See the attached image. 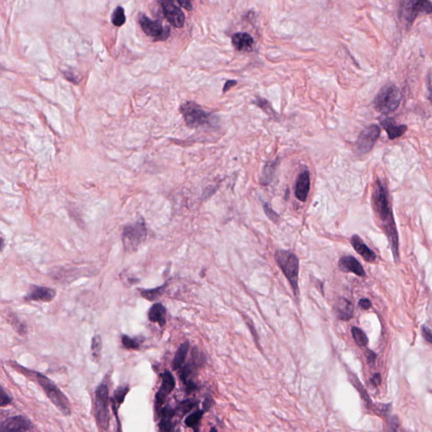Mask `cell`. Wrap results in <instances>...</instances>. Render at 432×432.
Wrapping results in <instances>:
<instances>
[{
	"label": "cell",
	"mask_w": 432,
	"mask_h": 432,
	"mask_svg": "<svg viewBox=\"0 0 432 432\" xmlns=\"http://www.w3.org/2000/svg\"><path fill=\"white\" fill-rule=\"evenodd\" d=\"M372 203L381 227L383 228L384 232L389 239L394 259H398L399 258L398 232L394 222L392 208L389 203L388 191L379 179L376 181L372 191Z\"/></svg>",
	"instance_id": "cell-1"
},
{
	"label": "cell",
	"mask_w": 432,
	"mask_h": 432,
	"mask_svg": "<svg viewBox=\"0 0 432 432\" xmlns=\"http://www.w3.org/2000/svg\"><path fill=\"white\" fill-rule=\"evenodd\" d=\"M147 236V227L143 220L125 225L122 234L123 248L129 254L135 253L146 241Z\"/></svg>",
	"instance_id": "cell-2"
},
{
	"label": "cell",
	"mask_w": 432,
	"mask_h": 432,
	"mask_svg": "<svg viewBox=\"0 0 432 432\" xmlns=\"http://www.w3.org/2000/svg\"><path fill=\"white\" fill-rule=\"evenodd\" d=\"M275 259L280 266V269L285 274V277L289 280L293 291L295 295L299 294L298 278H299V260L292 254L285 250H278L275 254Z\"/></svg>",
	"instance_id": "cell-3"
},
{
	"label": "cell",
	"mask_w": 432,
	"mask_h": 432,
	"mask_svg": "<svg viewBox=\"0 0 432 432\" xmlns=\"http://www.w3.org/2000/svg\"><path fill=\"white\" fill-rule=\"evenodd\" d=\"M431 13L432 3L428 0H405L399 3L398 15L407 29L412 27L419 15Z\"/></svg>",
	"instance_id": "cell-4"
},
{
	"label": "cell",
	"mask_w": 432,
	"mask_h": 432,
	"mask_svg": "<svg viewBox=\"0 0 432 432\" xmlns=\"http://www.w3.org/2000/svg\"><path fill=\"white\" fill-rule=\"evenodd\" d=\"M402 99L398 87L389 84L381 88L374 100L375 108L381 114H389L396 111Z\"/></svg>",
	"instance_id": "cell-5"
},
{
	"label": "cell",
	"mask_w": 432,
	"mask_h": 432,
	"mask_svg": "<svg viewBox=\"0 0 432 432\" xmlns=\"http://www.w3.org/2000/svg\"><path fill=\"white\" fill-rule=\"evenodd\" d=\"M180 111L189 128H199L210 123V114L194 102L181 104Z\"/></svg>",
	"instance_id": "cell-6"
},
{
	"label": "cell",
	"mask_w": 432,
	"mask_h": 432,
	"mask_svg": "<svg viewBox=\"0 0 432 432\" xmlns=\"http://www.w3.org/2000/svg\"><path fill=\"white\" fill-rule=\"evenodd\" d=\"M39 383L41 384L42 389L46 393L47 396L53 402V404L57 408L63 412L64 415H70V403L68 399L63 395V393L57 388L55 384H53L50 380L47 377L38 375Z\"/></svg>",
	"instance_id": "cell-7"
},
{
	"label": "cell",
	"mask_w": 432,
	"mask_h": 432,
	"mask_svg": "<svg viewBox=\"0 0 432 432\" xmlns=\"http://www.w3.org/2000/svg\"><path fill=\"white\" fill-rule=\"evenodd\" d=\"M381 134V128L377 124H372L365 128L358 136L356 150L360 155H366L373 149Z\"/></svg>",
	"instance_id": "cell-8"
},
{
	"label": "cell",
	"mask_w": 432,
	"mask_h": 432,
	"mask_svg": "<svg viewBox=\"0 0 432 432\" xmlns=\"http://www.w3.org/2000/svg\"><path fill=\"white\" fill-rule=\"evenodd\" d=\"M139 22L145 34L152 37L155 41H164L170 36L169 27H164L159 20H154L146 15H140Z\"/></svg>",
	"instance_id": "cell-9"
},
{
	"label": "cell",
	"mask_w": 432,
	"mask_h": 432,
	"mask_svg": "<svg viewBox=\"0 0 432 432\" xmlns=\"http://www.w3.org/2000/svg\"><path fill=\"white\" fill-rule=\"evenodd\" d=\"M108 389L106 385H100L96 392V417L101 426L106 429L108 425L109 415L107 411L108 404Z\"/></svg>",
	"instance_id": "cell-10"
},
{
	"label": "cell",
	"mask_w": 432,
	"mask_h": 432,
	"mask_svg": "<svg viewBox=\"0 0 432 432\" xmlns=\"http://www.w3.org/2000/svg\"><path fill=\"white\" fill-rule=\"evenodd\" d=\"M175 385H176V382H175V379H174L172 373L168 371H166L162 374V386L155 394V413L159 414L161 412L162 410V405L167 400V396L172 393V390L175 388Z\"/></svg>",
	"instance_id": "cell-11"
},
{
	"label": "cell",
	"mask_w": 432,
	"mask_h": 432,
	"mask_svg": "<svg viewBox=\"0 0 432 432\" xmlns=\"http://www.w3.org/2000/svg\"><path fill=\"white\" fill-rule=\"evenodd\" d=\"M159 3L162 6L163 15L169 21L170 24L176 28L184 27L185 15L180 8L177 7L173 2L169 1H162Z\"/></svg>",
	"instance_id": "cell-12"
},
{
	"label": "cell",
	"mask_w": 432,
	"mask_h": 432,
	"mask_svg": "<svg viewBox=\"0 0 432 432\" xmlns=\"http://www.w3.org/2000/svg\"><path fill=\"white\" fill-rule=\"evenodd\" d=\"M56 297V290L46 286L32 285L25 297L27 302H51Z\"/></svg>",
	"instance_id": "cell-13"
},
{
	"label": "cell",
	"mask_w": 432,
	"mask_h": 432,
	"mask_svg": "<svg viewBox=\"0 0 432 432\" xmlns=\"http://www.w3.org/2000/svg\"><path fill=\"white\" fill-rule=\"evenodd\" d=\"M30 427L29 420L19 415L5 420L1 425V432H27Z\"/></svg>",
	"instance_id": "cell-14"
},
{
	"label": "cell",
	"mask_w": 432,
	"mask_h": 432,
	"mask_svg": "<svg viewBox=\"0 0 432 432\" xmlns=\"http://www.w3.org/2000/svg\"><path fill=\"white\" fill-rule=\"evenodd\" d=\"M338 267L341 270L346 273H353L356 276L364 277L366 272L362 265L357 259L352 256H346L341 258L338 261Z\"/></svg>",
	"instance_id": "cell-15"
},
{
	"label": "cell",
	"mask_w": 432,
	"mask_h": 432,
	"mask_svg": "<svg viewBox=\"0 0 432 432\" xmlns=\"http://www.w3.org/2000/svg\"><path fill=\"white\" fill-rule=\"evenodd\" d=\"M311 181H310V174L308 171H304L300 174L297 177L295 183V189L294 193L297 198L302 202L307 200V196L309 193Z\"/></svg>",
	"instance_id": "cell-16"
},
{
	"label": "cell",
	"mask_w": 432,
	"mask_h": 432,
	"mask_svg": "<svg viewBox=\"0 0 432 432\" xmlns=\"http://www.w3.org/2000/svg\"><path fill=\"white\" fill-rule=\"evenodd\" d=\"M381 125L384 128V130L386 131L388 135H389V140H394L395 139L399 138L403 135V133L407 131V126L401 124V125H397L394 119L391 118H386V119L381 120Z\"/></svg>",
	"instance_id": "cell-17"
},
{
	"label": "cell",
	"mask_w": 432,
	"mask_h": 432,
	"mask_svg": "<svg viewBox=\"0 0 432 432\" xmlns=\"http://www.w3.org/2000/svg\"><path fill=\"white\" fill-rule=\"evenodd\" d=\"M232 44L238 51H251L253 50L254 38L246 32H237L232 37Z\"/></svg>",
	"instance_id": "cell-18"
},
{
	"label": "cell",
	"mask_w": 432,
	"mask_h": 432,
	"mask_svg": "<svg viewBox=\"0 0 432 432\" xmlns=\"http://www.w3.org/2000/svg\"><path fill=\"white\" fill-rule=\"evenodd\" d=\"M350 242L352 244L353 247L355 251L357 252V254H360V256L362 257L363 259L367 262H373L377 259V255L375 254L374 252L371 250L363 242L360 237H358L356 235L353 236L351 237V240H350Z\"/></svg>",
	"instance_id": "cell-19"
},
{
	"label": "cell",
	"mask_w": 432,
	"mask_h": 432,
	"mask_svg": "<svg viewBox=\"0 0 432 432\" xmlns=\"http://www.w3.org/2000/svg\"><path fill=\"white\" fill-rule=\"evenodd\" d=\"M148 317L151 323L164 327L167 323V309L162 303H155L148 311Z\"/></svg>",
	"instance_id": "cell-20"
},
{
	"label": "cell",
	"mask_w": 432,
	"mask_h": 432,
	"mask_svg": "<svg viewBox=\"0 0 432 432\" xmlns=\"http://www.w3.org/2000/svg\"><path fill=\"white\" fill-rule=\"evenodd\" d=\"M162 419L159 423L160 432H174V424L172 422V418L176 414L173 408L170 406H167L162 408L161 411Z\"/></svg>",
	"instance_id": "cell-21"
},
{
	"label": "cell",
	"mask_w": 432,
	"mask_h": 432,
	"mask_svg": "<svg viewBox=\"0 0 432 432\" xmlns=\"http://www.w3.org/2000/svg\"><path fill=\"white\" fill-rule=\"evenodd\" d=\"M335 311L338 319L343 321H348L352 319L354 307L349 300L341 298L336 303Z\"/></svg>",
	"instance_id": "cell-22"
},
{
	"label": "cell",
	"mask_w": 432,
	"mask_h": 432,
	"mask_svg": "<svg viewBox=\"0 0 432 432\" xmlns=\"http://www.w3.org/2000/svg\"><path fill=\"white\" fill-rule=\"evenodd\" d=\"M189 346L190 345H189V341H185L184 343L181 344V346H179L178 349L176 350V355L174 356L173 360H172V369L174 371H177V370L180 369L181 366L184 365V361L186 360L188 353H189Z\"/></svg>",
	"instance_id": "cell-23"
},
{
	"label": "cell",
	"mask_w": 432,
	"mask_h": 432,
	"mask_svg": "<svg viewBox=\"0 0 432 432\" xmlns=\"http://www.w3.org/2000/svg\"><path fill=\"white\" fill-rule=\"evenodd\" d=\"M277 162H268L263 168V172L260 176V183L263 185H268L273 179L274 174L277 167Z\"/></svg>",
	"instance_id": "cell-24"
},
{
	"label": "cell",
	"mask_w": 432,
	"mask_h": 432,
	"mask_svg": "<svg viewBox=\"0 0 432 432\" xmlns=\"http://www.w3.org/2000/svg\"><path fill=\"white\" fill-rule=\"evenodd\" d=\"M166 287H167V284L162 285V286H159V287L155 288V289L140 290V295L143 298L150 301V302H154L155 300L158 299L162 294H163Z\"/></svg>",
	"instance_id": "cell-25"
},
{
	"label": "cell",
	"mask_w": 432,
	"mask_h": 432,
	"mask_svg": "<svg viewBox=\"0 0 432 432\" xmlns=\"http://www.w3.org/2000/svg\"><path fill=\"white\" fill-rule=\"evenodd\" d=\"M8 321L12 325L13 329H15V331L17 333H19L20 335H24V334L27 333V330L26 324L24 323H22L15 314L11 313L10 315H9Z\"/></svg>",
	"instance_id": "cell-26"
},
{
	"label": "cell",
	"mask_w": 432,
	"mask_h": 432,
	"mask_svg": "<svg viewBox=\"0 0 432 432\" xmlns=\"http://www.w3.org/2000/svg\"><path fill=\"white\" fill-rule=\"evenodd\" d=\"M351 333H352L353 338L355 339V343L357 344L358 346L360 347H365L367 346L368 338L362 329H359L357 327H353Z\"/></svg>",
	"instance_id": "cell-27"
},
{
	"label": "cell",
	"mask_w": 432,
	"mask_h": 432,
	"mask_svg": "<svg viewBox=\"0 0 432 432\" xmlns=\"http://www.w3.org/2000/svg\"><path fill=\"white\" fill-rule=\"evenodd\" d=\"M102 349V341L101 336L95 335L92 340V356L96 361H98L101 357Z\"/></svg>",
	"instance_id": "cell-28"
},
{
	"label": "cell",
	"mask_w": 432,
	"mask_h": 432,
	"mask_svg": "<svg viewBox=\"0 0 432 432\" xmlns=\"http://www.w3.org/2000/svg\"><path fill=\"white\" fill-rule=\"evenodd\" d=\"M126 21L125 13L122 6H118L111 15V22L116 27H122Z\"/></svg>",
	"instance_id": "cell-29"
},
{
	"label": "cell",
	"mask_w": 432,
	"mask_h": 432,
	"mask_svg": "<svg viewBox=\"0 0 432 432\" xmlns=\"http://www.w3.org/2000/svg\"><path fill=\"white\" fill-rule=\"evenodd\" d=\"M203 414H204V411H198L189 415L185 420V424H186L187 426L194 428V429L198 427V423L203 417Z\"/></svg>",
	"instance_id": "cell-30"
},
{
	"label": "cell",
	"mask_w": 432,
	"mask_h": 432,
	"mask_svg": "<svg viewBox=\"0 0 432 432\" xmlns=\"http://www.w3.org/2000/svg\"><path fill=\"white\" fill-rule=\"evenodd\" d=\"M254 102L256 104L257 106H259L264 112L268 114V116L273 118V119L277 117L276 111H274L270 103L267 100L263 99V98H258Z\"/></svg>",
	"instance_id": "cell-31"
},
{
	"label": "cell",
	"mask_w": 432,
	"mask_h": 432,
	"mask_svg": "<svg viewBox=\"0 0 432 432\" xmlns=\"http://www.w3.org/2000/svg\"><path fill=\"white\" fill-rule=\"evenodd\" d=\"M350 381L357 389L358 391L360 392V395L362 397L363 399L367 402L368 406L372 407V402L370 399L369 396H368V394H367V391H366V389L363 388L362 384L360 383V381L357 379V377H355V376L350 377Z\"/></svg>",
	"instance_id": "cell-32"
},
{
	"label": "cell",
	"mask_w": 432,
	"mask_h": 432,
	"mask_svg": "<svg viewBox=\"0 0 432 432\" xmlns=\"http://www.w3.org/2000/svg\"><path fill=\"white\" fill-rule=\"evenodd\" d=\"M122 343L123 346L128 350H139L140 343L135 338H132L127 335L122 336Z\"/></svg>",
	"instance_id": "cell-33"
},
{
	"label": "cell",
	"mask_w": 432,
	"mask_h": 432,
	"mask_svg": "<svg viewBox=\"0 0 432 432\" xmlns=\"http://www.w3.org/2000/svg\"><path fill=\"white\" fill-rule=\"evenodd\" d=\"M128 386H119V389H117L115 393H114V399L116 400L117 403L119 405L122 404L124 401L126 395L128 394Z\"/></svg>",
	"instance_id": "cell-34"
},
{
	"label": "cell",
	"mask_w": 432,
	"mask_h": 432,
	"mask_svg": "<svg viewBox=\"0 0 432 432\" xmlns=\"http://www.w3.org/2000/svg\"><path fill=\"white\" fill-rule=\"evenodd\" d=\"M196 402L192 399H188V400L184 401L180 403L178 407V411L181 413V415H185L188 413L192 408L196 405Z\"/></svg>",
	"instance_id": "cell-35"
},
{
	"label": "cell",
	"mask_w": 432,
	"mask_h": 432,
	"mask_svg": "<svg viewBox=\"0 0 432 432\" xmlns=\"http://www.w3.org/2000/svg\"><path fill=\"white\" fill-rule=\"evenodd\" d=\"M263 210H264V212H265V215H267V217L269 219V220H272L273 222L277 223L280 220V216L278 215L277 213L275 211V210L272 209V208L269 206L268 203H264V206H263Z\"/></svg>",
	"instance_id": "cell-36"
},
{
	"label": "cell",
	"mask_w": 432,
	"mask_h": 432,
	"mask_svg": "<svg viewBox=\"0 0 432 432\" xmlns=\"http://www.w3.org/2000/svg\"><path fill=\"white\" fill-rule=\"evenodd\" d=\"M11 398L5 393L4 389H1V397H0V405L2 407L8 405L9 403H11Z\"/></svg>",
	"instance_id": "cell-37"
},
{
	"label": "cell",
	"mask_w": 432,
	"mask_h": 432,
	"mask_svg": "<svg viewBox=\"0 0 432 432\" xmlns=\"http://www.w3.org/2000/svg\"><path fill=\"white\" fill-rule=\"evenodd\" d=\"M422 335L428 343L432 345V331L428 329L427 327H422Z\"/></svg>",
	"instance_id": "cell-38"
},
{
	"label": "cell",
	"mask_w": 432,
	"mask_h": 432,
	"mask_svg": "<svg viewBox=\"0 0 432 432\" xmlns=\"http://www.w3.org/2000/svg\"><path fill=\"white\" fill-rule=\"evenodd\" d=\"M366 355H367V359L368 363H369V364H374L376 358H377L376 354H375L373 351H372V350H367Z\"/></svg>",
	"instance_id": "cell-39"
},
{
	"label": "cell",
	"mask_w": 432,
	"mask_h": 432,
	"mask_svg": "<svg viewBox=\"0 0 432 432\" xmlns=\"http://www.w3.org/2000/svg\"><path fill=\"white\" fill-rule=\"evenodd\" d=\"M359 306L362 309L368 310L370 307H372V302H370V300L368 299H361L359 302Z\"/></svg>",
	"instance_id": "cell-40"
},
{
	"label": "cell",
	"mask_w": 432,
	"mask_h": 432,
	"mask_svg": "<svg viewBox=\"0 0 432 432\" xmlns=\"http://www.w3.org/2000/svg\"><path fill=\"white\" fill-rule=\"evenodd\" d=\"M213 403V399L212 398H210V397H207L203 401V411H208L211 408V406H212Z\"/></svg>",
	"instance_id": "cell-41"
},
{
	"label": "cell",
	"mask_w": 432,
	"mask_h": 432,
	"mask_svg": "<svg viewBox=\"0 0 432 432\" xmlns=\"http://www.w3.org/2000/svg\"><path fill=\"white\" fill-rule=\"evenodd\" d=\"M381 375H380L379 373H376V374H375L374 376L371 378V381H372V383L375 386H379L380 383H381Z\"/></svg>",
	"instance_id": "cell-42"
},
{
	"label": "cell",
	"mask_w": 432,
	"mask_h": 432,
	"mask_svg": "<svg viewBox=\"0 0 432 432\" xmlns=\"http://www.w3.org/2000/svg\"><path fill=\"white\" fill-rule=\"evenodd\" d=\"M177 4H178L181 7L186 9L187 10H193V5H192V3L189 2V1H177Z\"/></svg>",
	"instance_id": "cell-43"
},
{
	"label": "cell",
	"mask_w": 432,
	"mask_h": 432,
	"mask_svg": "<svg viewBox=\"0 0 432 432\" xmlns=\"http://www.w3.org/2000/svg\"><path fill=\"white\" fill-rule=\"evenodd\" d=\"M237 82L236 80H228L225 83V85H224V89H223V92H225L227 90H229L232 86H234V85H237Z\"/></svg>",
	"instance_id": "cell-44"
},
{
	"label": "cell",
	"mask_w": 432,
	"mask_h": 432,
	"mask_svg": "<svg viewBox=\"0 0 432 432\" xmlns=\"http://www.w3.org/2000/svg\"><path fill=\"white\" fill-rule=\"evenodd\" d=\"M398 427V420L396 417H394V419H392L391 420V428L393 432H397V429Z\"/></svg>",
	"instance_id": "cell-45"
},
{
	"label": "cell",
	"mask_w": 432,
	"mask_h": 432,
	"mask_svg": "<svg viewBox=\"0 0 432 432\" xmlns=\"http://www.w3.org/2000/svg\"><path fill=\"white\" fill-rule=\"evenodd\" d=\"M428 90H429V97H429V99H430L432 104V87L430 85V80H428Z\"/></svg>",
	"instance_id": "cell-46"
},
{
	"label": "cell",
	"mask_w": 432,
	"mask_h": 432,
	"mask_svg": "<svg viewBox=\"0 0 432 432\" xmlns=\"http://www.w3.org/2000/svg\"><path fill=\"white\" fill-rule=\"evenodd\" d=\"M210 432H217V430H216V429H215V428H212V429H211V430H210Z\"/></svg>",
	"instance_id": "cell-47"
},
{
	"label": "cell",
	"mask_w": 432,
	"mask_h": 432,
	"mask_svg": "<svg viewBox=\"0 0 432 432\" xmlns=\"http://www.w3.org/2000/svg\"><path fill=\"white\" fill-rule=\"evenodd\" d=\"M194 432H199V430H198V427L195 428V429H194Z\"/></svg>",
	"instance_id": "cell-48"
}]
</instances>
